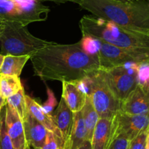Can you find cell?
<instances>
[{
  "label": "cell",
  "instance_id": "6da1fadb",
  "mask_svg": "<svg viewBox=\"0 0 149 149\" xmlns=\"http://www.w3.org/2000/svg\"><path fill=\"white\" fill-rule=\"evenodd\" d=\"M35 75L43 80L76 82L100 70L98 57L86 53L80 42L54 43L31 56Z\"/></svg>",
  "mask_w": 149,
  "mask_h": 149
},
{
  "label": "cell",
  "instance_id": "7a4b0ae2",
  "mask_svg": "<svg viewBox=\"0 0 149 149\" xmlns=\"http://www.w3.org/2000/svg\"><path fill=\"white\" fill-rule=\"evenodd\" d=\"M79 5L96 17L128 30L149 35V2L147 0H81Z\"/></svg>",
  "mask_w": 149,
  "mask_h": 149
},
{
  "label": "cell",
  "instance_id": "3957f363",
  "mask_svg": "<svg viewBox=\"0 0 149 149\" xmlns=\"http://www.w3.org/2000/svg\"><path fill=\"white\" fill-rule=\"evenodd\" d=\"M79 27L82 36L87 35L115 46L149 54V35L128 30L93 15L83 16Z\"/></svg>",
  "mask_w": 149,
  "mask_h": 149
},
{
  "label": "cell",
  "instance_id": "277c9868",
  "mask_svg": "<svg viewBox=\"0 0 149 149\" xmlns=\"http://www.w3.org/2000/svg\"><path fill=\"white\" fill-rule=\"evenodd\" d=\"M54 43L33 36L20 23L4 20V27L0 36L2 55L31 56L39 50Z\"/></svg>",
  "mask_w": 149,
  "mask_h": 149
},
{
  "label": "cell",
  "instance_id": "5b68a950",
  "mask_svg": "<svg viewBox=\"0 0 149 149\" xmlns=\"http://www.w3.org/2000/svg\"><path fill=\"white\" fill-rule=\"evenodd\" d=\"M77 82L83 91L90 97L100 118L113 119L120 110L121 102L107 86L101 70Z\"/></svg>",
  "mask_w": 149,
  "mask_h": 149
},
{
  "label": "cell",
  "instance_id": "8992f818",
  "mask_svg": "<svg viewBox=\"0 0 149 149\" xmlns=\"http://www.w3.org/2000/svg\"><path fill=\"white\" fill-rule=\"evenodd\" d=\"M50 8L34 0H0V18L26 26L47 19Z\"/></svg>",
  "mask_w": 149,
  "mask_h": 149
},
{
  "label": "cell",
  "instance_id": "52a82bcc",
  "mask_svg": "<svg viewBox=\"0 0 149 149\" xmlns=\"http://www.w3.org/2000/svg\"><path fill=\"white\" fill-rule=\"evenodd\" d=\"M138 64H128L100 70L107 86L121 103L138 85Z\"/></svg>",
  "mask_w": 149,
  "mask_h": 149
},
{
  "label": "cell",
  "instance_id": "ba28073f",
  "mask_svg": "<svg viewBox=\"0 0 149 149\" xmlns=\"http://www.w3.org/2000/svg\"><path fill=\"white\" fill-rule=\"evenodd\" d=\"M97 57L100 70L149 61V54L135 50L115 46L101 40Z\"/></svg>",
  "mask_w": 149,
  "mask_h": 149
},
{
  "label": "cell",
  "instance_id": "9c48e42d",
  "mask_svg": "<svg viewBox=\"0 0 149 149\" xmlns=\"http://www.w3.org/2000/svg\"><path fill=\"white\" fill-rule=\"evenodd\" d=\"M148 128L149 113L127 115L119 111L112 119L111 134H121L131 140Z\"/></svg>",
  "mask_w": 149,
  "mask_h": 149
},
{
  "label": "cell",
  "instance_id": "30bf717a",
  "mask_svg": "<svg viewBox=\"0 0 149 149\" xmlns=\"http://www.w3.org/2000/svg\"><path fill=\"white\" fill-rule=\"evenodd\" d=\"M5 122L15 149H29L23 121L14 108L7 103L5 105Z\"/></svg>",
  "mask_w": 149,
  "mask_h": 149
},
{
  "label": "cell",
  "instance_id": "8fae6325",
  "mask_svg": "<svg viewBox=\"0 0 149 149\" xmlns=\"http://www.w3.org/2000/svg\"><path fill=\"white\" fill-rule=\"evenodd\" d=\"M119 111L127 115L149 113V98L142 86L137 87L121 103Z\"/></svg>",
  "mask_w": 149,
  "mask_h": 149
},
{
  "label": "cell",
  "instance_id": "7c38bea8",
  "mask_svg": "<svg viewBox=\"0 0 149 149\" xmlns=\"http://www.w3.org/2000/svg\"><path fill=\"white\" fill-rule=\"evenodd\" d=\"M23 123L29 148L32 149L42 148L46 140L47 129L29 112Z\"/></svg>",
  "mask_w": 149,
  "mask_h": 149
},
{
  "label": "cell",
  "instance_id": "4fadbf2b",
  "mask_svg": "<svg viewBox=\"0 0 149 149\" xmlns=\"http://www.w3.org/2000/svg\"><path fill=\"white\" fill-rule=\"evenodd\" d=\"M62 96L73 112L80 111L85 104L87 95L79 86L77 82H62Z\"/></svg>",
  "mask_w": 149,
  "mask_h": 149
},
{
  "label": "cell",
  "instance_id": "5bb4252c",
  "mask_svg": "<svg viewBox=\"0 0 149 149\" xmlns=\"http://www.w3.org/2000/svg\"><path fill=\"white\" fill-rule=\"evenodd\" d=\"M52 117L55 125L61 131L65 145L72 127L73 121H74V112L67 106L62 97L59 103L58 104L56 110L52 115Z\"/></svg>",
  "mask_w": 149,
  "mask_h": 149
},
{
  "label": "cell",
  "instance_id": "9a60e30c",
  "mask_svg": "<svg viewBox=\"0 0 149 149\" xmlns=\"http://www.w3.org/2000/svg\"><path fill=\"white\" fill-rule=\"evenodd\" d=\"M87 131L81 111L74 112V121L64 149H77L87 140Z\"/></svg>",
  "mask_w": 149,
  "mask_h": 149
},
{
  "label": "cell",
  "instance_id": "2e32d148",
  "mask_svg": "<svg viewBox=\"0 0 149 149\" xmlns=\"http://www.w3.org/2000/svg\"><path fill=\"white\" fill-rule=\"evenodd\" d=\"M26 100L29 113L32 116L34 117L39 123H41L47 129V131H51L53 134H55L57 137L63 140L61 131H59L57 126L55 125V122L52 119V115L46 113L42 110L41 105L38 102H36L34 99H32L31 96L26 95Z\"/></svg>",
  "mask_w": 149,
  "mask_h": 149
},
{
  "label": "cell",
  "instance_id": "e0dca14e",
  "mask_svg": "<svg viewBox=\"0 0 149 149\" xmlns=\"http://www.w3.org/2000/svg\"><path fill=\"white\" fill-rule=\"evenodd\" d=\"M112 119L100 118L97 121L91 140L92 149H106L111 133Z\"/></svg>",
  "mask_w": 149,
  "mask_h": 149
},
{
  "label": "cell",
  "instance_id": "ac0fdd59",
  "mask_svg": "<svg viewBox=\"0 0 149 149\" xmlns=\"http://www.w3.org/2000/svg\"><path fill=\"white\" fill-rule=\"evenodd\" d=\"M30 56L5 55L0 68V74L20 76Z\"/></svg>",
  "mask_w": 149,
  "mask_h": 149
},
{
  "label": "cell",
  "instance_id": "d6986e66",
  "mask_svg": "<svg viewBox=\"0 0 149 149\" xmlns=\"http://www.w3.org/2000/svg\"><path fill=\"white\" fill-rule=\"evenodd\" d=\"M84 124L87 131V139L91 141L93 132L97 121L100 119L97 111L95 109L91 99L89 96H87L85 104L81 110Z\"/></svg>",
  "mask_w": 149,
  "mask_h": 149
},
{
  "label": "cell",
  "instance_id": "ffe728a7",
  "mask_svg": "<svg viewBox=\"0 0 149 149\" xmlns=\"http://www.w3.org/2000/svg\"><path fill=\"white\" fill-rule=\"evenodd\" d=\"M18 76L0 74V93L6 99L23 88Z\"/></svg>",
  "mask_w": 149,
  "mask_h": 149
},
{
  "label": "cell",
  "instance_id": "44dd1931",
  "mask_svg": "<svg viewBox=\"0 0 149 149\" xmlns=\"http://www.w3.org/2000/svg\"><path fill=\"white\" fill-rule=\"evenodd\" d=\"M7 103L14 108L23 122L26 119L29 110L26 105V93L23 87L18 92L7 98Z\"/></svg>",
  "mask_w": 149,
  "mask_h": 149
},
{
  "label": "cell",
  "instance_id": "7402d4cb",
  "mask_svg": "<svg viewBox=\"0 0 149 149\" xmlns=\"http://www.w3.org/2000/svg\"><path fill=\"white\" fill-rule=\"evenodd\" d=\"M0 149H15L7 132L5 122V106L0 112Z\"/></svg>",
  "mask_w": 149,
  "mask_h": 149
},
{
  "label": "cell",
  "instance_id": "603a6c76",
  "mask_svg": "<svg viewBox=\"0 0 149 149\" xmlns=\"http://www.w3.org/2000/svg\"><path fill=\"white\" fill-rule=\"evenodd\" d=\"M83 51L90 56H97L100 47V40L93 37L83 35L82 39L79 41Z\"/></svg>",
  "mask_w": 149,
  "mask_h": 149
},
{
  "label": "cell",
  "instance_id": "cb8c5ba5",
  "mask_svg": "<svg viewBox=\"0 0 149 149\" xmlns=\"http://www.w3.org/2000/svg\"><path fill=\"white\" fill-rule=\"evenodd\" d=\"M65 143L55 134L47 131L46 140L41 149H64Z\"/></svg>",
  "mask_w": 149,
  "mask_h": 149
},
{
  "label": "cell",
  "instance_id": "d4e9b609",
  "mask_svg": "<svg viewBox=\"0 0 149 149\" xmlns=\"http://www.w3.org/2000/svg\"><path fill=\"white\" fill-rule=\"evenodd\" d=\"M130 140L121 134H111L106 149H129Z\"/></svg>",
  "mask_w": 149,
  "mask_h": 149
},
{
  "label": "cell",
  "instance_id": "484cf974",
  "mask_svg": "<svg viewBox=\"0 0 149 149\" xmlns=\"http://www.w3.org/2000/svg\"><path fill=\"white\" fill-rule=\"evenodd\" d=\"M138 84L144 86L149 81V61L138 64Z\"/></svg>",
  "mask_w": 149,
  "mask_h": 149
},
{
  "label": "cell",
  "instance_id": "4316f807",
  "mask_svg": "<svg viewBox=\"0 0 149 149\" xmlns=\"http://www.w3.org/2000/svg\"><path fill=\"white\" fill-rule=\"evenodd\" d=\"M147 131L141 133L131 140L130 141L129 149H145L147 143Z\"/></svg>",
  "mask_w": 149,
  "mask_h": 149
},
{
  "label": "cell",
  "instance_id": "83f0119b",
  "mask_svg": "<svg viewBox=\"0 0 149 149\" xmlns=\"http://www.w3.org/2000/svg\"><path fill=\"white\" fill-rule=\"evenodd\" d=\"M47 92L48 99L44 103L43 105H41V107H42V110L46 113L52 115L51 114H52V110H53L54 108L56 106L58 103H57L56 98H55V95H54V93L49 87H47Z\"/></svg>",
  "mask_w": 149,
  "mask_h": 149
},
{
  "label": "cell",
  "instance_id": "f1b7e54d",
  "mask_svg": "<svg viewBox=\"0 0 149 149\" xmlns=\"http://www.w3.org/2000/svg\"><path fill=\"white\" fill-rule=\"evenodd\" d=\"M34 1H39V2H43V1H52V2L56 3V4H64L67 2H72L75 4H79L81 1V0H34Z\"/></svg>",
  "mask_w": 149,
  "mask_h": 149
},
{
  "label": "cell",
  "instance_id": "f546056e",
  "mask_svg": "<svg viewBox=\"0 0 149 149\" xmlns=\"http://www.w3.org/2000/svg\"><path fill=\"white\" fill-rule=\"evenodd\" d=\"M77 149H92V145H91V141L89 140H86L79 148H78Z\"/></svg>",
  "mask_w": 149,
  "mask_h": 149
},
{
  "label": "cell",
  "instance_id": "4dcf8cb0",
  "mask_svg": "<svg viewBox=\"0 0 149 149\" xmlns=\"http://www.w3.org/2000/svg\"><path fill=\"white\" fill-rule=\"evenodd\" d=\"M6 104H7V99L3 97L2 95L0 93V112H1L2 108L5 106Z\"/></svg>",
  "mask_w": 149,
  "mask_h": 149
},
{
  "label": "cell",
  "instance_id": "1f68e13d",
  "mask_svg": "<svg viewBox=\"0 0 149 149\" xmlns=\"http://www.w3.org/2000/svg\"><path fill=\"white\" fill-rule=\"evenodd\" d=\"M143 86V88L144 89V90H145V91L146 92L147 95H148V96L149 98V81L147 83H146L144 86Z\"/></svg>",
  "mask_w": 149,
  "mask_h": 149
},
{
  "label": "cell",
  "instance_id": "d6a6232c",
  "mask_svg": "<svg viewBox=\"0 0 149 149\" xmlns=\"http://www.w3.org/2000/svg\"><path fill=\"white\" fill-rule=\"evenodd\" d=\"M3 27H4V20L1 18H0V36H1V33H2Z\"/></svg>",
  "mask_w": 149,
  "mask_h": 149
},
{
  "label": "cell",
  "instance_id": "836d02e7",
  "mask_svg": "<svg viewBox=\"0 0 149 149\" xmlns=\"http://www.w3.org/2000/svg\"><path fill=\"white\" fill-rule=\"evenodd\" d=\"M4 56L2 55V54H0V68H1V64H2V62H3V60H4Z\"/></svg>",
  "mask_w": 149,
  "mask_h": 149
},
{
  "label": "cell",
  "instance_id": "e575fe53",
  "mask_svg": "<svg viewBox=\"0 0 149 149\" xmlns=\"http://www.w3.org/2000/svg\"><path fill=\"white\" fill-rule=\"evenodd\" d=\"M115 1H132V0H115Z\"/></svg>",
  "mask_w": 149,
  "mask_h": 149
},
{
  "label": "cell",
  "instance_id": "d590c367",
  "mask_svg": "<svg viewBox=\"0 0 149 149\" xmlns=\"http://www.w3.org/2000/svg\"><path fill=\"white\" fill-rule=\"evenodd\" d=\"M147 1H148V2H149V0H147Z\"/></svg>",
  "mask_w": 149,
  "mask_h": 149
},
{
  "label": "cell",
  "instance_id": "8d00e7d4",
  "mask_svg": "<svg viewBox=\"0 0 149 149\" xmlns=\"http://www.w3.org/2000/svg\"><path fill=\"white\" fill-rule=\"evenodd\" d=\"M145 149H147V148H146H146H145Z\"/></svg>",
  "mask_w": 149,
  "mask_h": 149
},
{
  "label": "cell",
  "instance_id": "74e56055",
  "mask_svg": "<svg viewBox=\"0 0 149 149\" xmlns=\"http://www.w3.org/2000/svg\"><path fill=\"white\" fill-rule=\"evenodd\" d=\"M29 149H30V148H29Z\"/></svg>",
  "mask_w": 149,
  "mask_h": 149
}]
</instances>
